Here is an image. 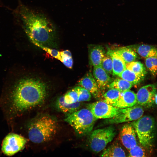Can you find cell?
Instances as JSON below:
<instances>
[{"label":"cell","mask_w":157,"mask_h":157,"mask_svg":"<svg viewBox=\"0 0 157 157\" xmlns=\"http://www.w3.org/2000/svg\"><path fill=\"white\" fill-rule=\"evenodd\" d=\"M97 119L88 108H82L67 114L64 119L81 136L85 135L92 131Z\"/></svg>","instance_id":"4"},{"label":"cell","mask_w":157,"mask_h":157,"mask_svg":"<svg viewBox=\"0 0 157 157\" xmlns=\"http://www.w3.org/2000/svg\"><path fill=\"white\" fill-rule=\"evenodd\" d=\"M111 57L113 62V75L118 76L126 68L125 61L116 51L109 50L107 53Z\"/></svg>","instance_id":"16"},{"label":"cell","mask_w":157,"mask_h":157,"mask_svg":"<svg viewBox=\"0 0 157 157\" xmlns=\"http://www.w3.org/2000/svg\"><path fill=\"white\" fill-rule=\"evenodd\" d=\"M57 124L51 116L44 115L33 119L28 128L29 139L32 142L40 143L51 140L56 135Z\"/></svg>","instance_id":"3"},{"label":"cell","mask_w":157,"mask_h":157,"mask_svg":"<svg viewBox=\"0 0 157 157\" xmlns=\"http://www.w3.org/2000/svg\"><path fill=\"white\" fill-rule=\"evenodd\" d=\"M131 124L141 145L147 149L151 148L156 135V122L154 118L151 116L146 115L133 121Z\"/></svg>","instance_id":"5"},{"label":"cell","mask_w":157,"mask_h":157,"mask_svg":"<svg viewBox=\"0 0 157 157\" xmlns=\"http://www.w3.org/2000/svg\"><path fill=\"white\" fill-rule=\"evenodd\" d=\"M60 53L61 54H62L68 56H72V54L71 52L69 51L68 50L60 51Z\"/></svg>","instance_id":"32"},{"label":"cell","mask_w":157,"mask_h":157,"mask_svg":"<svg viewBox=\"0 0 157 157\" xmlns=\"http://www.w3.org/2000/svg\"><path fill=\"white\" fill-rule=\"evenodd\" d=\"M27 141L26 138L20 135L14 133H9L3 141L1 150L6 156H13L23 148Z\"/></svg>","instance_id":"8"},{"label":"cell","mask_w":157,"mask_h":157,"mask_svg":"<svg viewBox=\"0 0 157 157\" xmlns=\"http://www.w3.org/2000/svg\"><path fill=\"white\" fill-rule=\"evenodd\" d=\"M145 148L138 144L129 150V157H146L148 155Z\"/></svg>","instance_id":"26"},{"label":"cell","mask_w":157,"mask_h":157,"mask_svg":"<svg viewBox=\"0 0 157 157\" xmlns=\"http://www.w3.org/2000/svg\"><path fill=\"white\" fill-rule=\"evenodd\" d=\"M16 13L22 26L30 41L48 47L56 44L57 31L46 15L19 3Z\"/></svg>","instance_id":"1"},{"label":"cell","mask_w":157,"mask_h":157,"mask_svg":"<svg viewBox=\"0 0 157 157\" xmlns=\"http://www.w3.org/2000/svg\"><path fill=\"white\" fill-rule=\"evenodd\" d=\"M79 85L88 90L95 98H99L101 95V91L92 74H86L78 82Z\"/></svg>","instance_id":"12"},{"label":"cell","mask_w":157,"mask_h":157,"mask_svg":"<svg viewBox=\"0 0 157 157\" xmlns=\"http://www.w3.org/2000/svg\"><path fill=\"white\" fill-rule=\"evenodd\" d=\"M46 95L45 83L40 80L25 78L20 80L10 96L12 110L19 113L41 104Z\"/></svg>","instance_id":"2"},{"label":"cell","mask_w":157,"mask_h":157,"mask_svg":"<svg viewBox=\"0 0 157 157\" xmlns=\"http://www.w3.org/2000/svg\"><path fill=\"white\" fill-rule=\"evenodd\" d=\"M88 51L90 64L94 67L100 65L106 54L104 47L100 45H91L89 47Z\"/></svg>","instance_id":"15"},{"label":"cell","mask_w":157,"mask_h":157,"mask_svg":"<svg viewBox=\"0 0 157 157\" xmlns=\"http://www.w3.org/2000/svg\"><path fill=\"white\" fill-rule=\"evenodd\" d=\"M124 150L118 144H113L104 149L101 156L103 157H125Z\"/></svg>","instance_id":"19"},{"label":"cell","mask_w":157,"mask_h":157,"mask_svg":"<svg viewBox=\"0 0 157 157\" xmlns=\"http://www.w3.org/2000/svg\"><path fill=\"white\" fill-rule=\"evenodd\" d=\"M118 76L133 85L139 83L144 79L131 70L126 68Z\"/></svg>","instance_id":"21"},{"label":"cell","mask_w":157,"mask_h":157,"mask_svg":"<svg viewBox=\"0 0 157 157\" xmlns=\"http://www.w3.org/2000/svg\"><path fill=\"white\" fill-rule=\"evenodd\" d=\"M155 103L157 105V93H156L155 95Z\"/></svg>","instance_id":"33"},{"label":"cell","mask_w":157,"mask_h":157,"mask_svg":"<svg viewBox=\"0 0 157 157\" xmlns=\"http://www.w3.org/2000/svg\"><path fill=\"white\" fill-rule=\"evenodd\" d=\"M93 74L101 90L105 89L111 82V78L101 65L94 67Z\"/></svg>","instance_id":"13"},{"label":"cell","mask_w":157,"mask_h":157,"mask_svg":"<svg viewBox=\"0 0 157 157\" xmlns=\"http://www.w3.org/2000/svg\"><path fill=\"white\" fill-rule=\"evenodd\" d=\"M61 57V61L66 67L72 69L73 65V60L72 56H69L60 54Z\"/></svg>","instance_id":"31"},{"label":"cell","mask_w":157,"mask_h":157,"mask_svg":"<svg viewBox=\"0 0 157 157\" xmlns=\"http://www.w3.org/2000/svg\"><path fill=\"white\" fill-rule=\"evenodd\" d=\"M63 97L64 101L67 103L72 104L78 102V94L74 88L69 90Z\"/></svg>","instance_id":"29"},{"label":"cell","mask_w":157,"mask_h":157,"mask_svg":"<svg viewBox=\"0 0 157 157\" xmlns=\"http://www.w3.org/2000/svg\"><path fill=\"white\" fill-rule=\"evenodd\" d=\"M122 92L114 89H110L103 95L102 101L111 105L116 102L120 98Z\"/></svg>","instance_id":"24"},{"label":"cell","mask_w":157,"mask_h":157,"mask_svg":"<svg viewBox=\"0 0 157 157\" xmlns=\"http://www.w3.org/2000/svg\"><path fill=\"white\" fill-rule=\"evenodd\" d=\"M143 113L142 107L137 104L130 107L120 108L119 113L111 118L106 119L104 122L106 124H114L133 121L142 117Z\"/></svg>","instance_id":"7"},{"label":"cell","mask_w":157,"mask_h":157,"mask_svg":"<svg viewBox=\"0 0 157 157\" xmlns=\"http://www.w3.org/2000/svg\"><path fill=\"white\" fill-rule=\"evenodd\" d=\"M156 91V86L154 84L148 85L141 88L136 94L137 104L149 108L153 107L155 104Z\"/></svg>","instance_id":"10"},{"label":"cell","mask_w":157,"mask_h":157,"mask_svg":"<svg viewBox=\"0 0 157 157\" xmlns=\"http://www.w3.org/2000/svg\"><path fill=\"white\" fill-rule=\"evenodd\" d=\"M126 68L131 70L144 79L147 72L144 65L140 62L133 61L126 64Z\"/></svg>","instance_id":"22"},{"label":"cell","mask_w":157,"mask_h":157,"mask_svg":"<svg viewBox=\"0 0 157 157\" xmlns=\"http://www.w3.org/2000/svg\"><path fill=\"white\" fill-rule=\"evenodd\" d=\"M146 67L152 75L155 76L157 74V56H153L145 58Z\"/></svg>","instance_id":"25"},{"label":"cell","mask_w":157,"mask_h":157,"mask_svg":"<svg viewBox=\"0 0 157 157\" xmlns=\"http://www.w3.org/2000/svg\"><path fill=\"white\" fill-rule=\"evenodd\" d=\"M88 108L97 119L111 118L119 113L120 110V108L109 104L102 101L88 104Z\"/></svg>","instance_id":"9"},{"label":"cell","mask_w":157,"mask_h":157,"mask_svg":"<svg viewBox=\"0 0 157 157\" xmlns=\"http://www.w3.org/2000/svg\"><path fill=\"white\" fill-rule=\"evenodd\" d=\"M74 88L78 93V102H81L89 101L90 100L91 94L88 90L80 86Z\"/></svg>","instance_id":"27"},{"label":"cell","mask_w":157,"mask_h":157,"mask_svg":"<svg viewBox=\"0 0 157 157\" xmlns=\"http://www.w3.org/2000/svg\"><path fill=\"white\" fill-rule=\"evenodd\" d=\"M137 104L136 94L129 90L122 92L119 100L112 106L119 108H125Z\"/></svg>","instance_id":"14"},{"label":"cell","mask_w":157,"mask_h":157,"mask_svg":"<svg viewBox=\"0 0 157 157\" xmlns=\"http://www.w3.org/2000/svg\"><path fill=\"white\" fill-rule=\"evenodd\" d=\"M115 51L126 64L135 61L138 57L137 53L128 46L120 47Z\"/></svg>","instance_id":"20"},{"label":"cell","mask_w":157,"mask_h":157,"mask_svg":"<svg viewBox=\"0 0 157 157\" xmlns=\"http://www.w3.org/2000/svg\"><path fill=\"white\" fill-rule=\"evenodd\" d=\"M119 136L122 144L128 151L138 144L136 133L131 124L123 126Z\"/></svg>","instance_id":"11"},{"label":"cell","mask_w":157,"mask_h":157,"mask_svg":"<svg viewBox=\"0 0 157 157\" xmlns=\"http://www.w3.org/2000/svg\"><path fill=\"white\" fill-rule=\"evenodd\" d=\"M133 85L122 78L116 79L111 82L107 87L109 89H114L121 92L130 90Z\"/></svg>","instance_id":"23"},{"label":"cell","mask_w":157,"mask_h":157,"mask_svg":"<svg viewBox=\"0 0 157 157\" xmlns=\"http://www.w3.org/2000/svg\"><path fill=\"white\" fill-rule=\"evenodd\" d=\"M34 44L44 50L53 57L58 59L61 62V57L60 51L56 49H51L49 47L42 46L38 43H35Z\"/></svg>","instance_id":"30"},{"label":"cell","mask_w":157,"mask_h":157,"mask_svg":"<svg viewBox=\"0 0 157 157\" xmlns=\"http://www.w3.org/2000/svg\"><path fill=\"white\" fill-rule=\"evenodd\" d=\"M116 134L114 127L112 126L96 129L90 136L89 146L91 149L95 153L103 150L108 144L113 140Z\"/></svg>","instance_id":"6"},{"label":"cell","mask_w":157,"mask_h":157,"mask_svg":"<svg viewBox=\"0 0 157 157\" xmlns=\"http://www.w3.org/2000/svg\"><path fill=\"white\" fill-rule=\"evenodd\" d=\"M56 106L59 110L68 114L79 110L81 105L80 102H79L72 104L65 103L63 96L59 97L57 99L56 102Z\"/></svg>","instance_id":"18"},{"label":"cell","mask_w":157,"mask_h":157,"mask_svg":"<svg viewBox=\"0 0 157 157\" xmlns=\"http://www.w3.org/2000/svg\"><path fill=\"white\" fill-rule=\"evenodd\" d=\"M104 69L108 74L113 73V62L110 56L107 53L103 58L101 65Z\"/></svg>","instance_id":"28"},{"label":"cell","mask_w":157,"mask_h":157,"mask_svg":"<svg viewBox=\"0 0 157 157\" xmlns=\"http://www.w3.org/2000/svg\"><path fill=\"white\" fill-rule=\"evenodd\" d=\"M141 56L145 58L157 56V48L148 44H137L129 46Z\"/></svg>","instance_id":"17"}]
</instances>
